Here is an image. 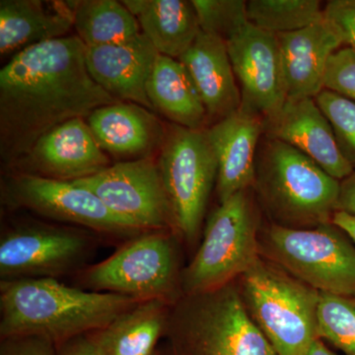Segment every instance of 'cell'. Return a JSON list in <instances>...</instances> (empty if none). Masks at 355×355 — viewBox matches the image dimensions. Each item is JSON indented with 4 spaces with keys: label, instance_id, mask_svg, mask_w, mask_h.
Instances as JSON below:
<instances>
[{
    "label": "cell",
    "instance_id": "1",
    "mask_svg": "<svg viewBox=\"0 0 355 355\" xmlns=\"http://www.w3.org/2000/svg\"><path fill=\"white\" fill-rule=\"evenodd\" d=\"M86 46L67 36L30 46L0 70V156L12 167L43 135L119 102L89 73Z\"/></svg>",
    "mask_w": 355,
    "mask_h": 355
},
{
    "label": "cell",
    "instance_id": "2",
    "mask_svg": "<svg viewBox=\"0 0 355 355\" xmlns=\"http://www.w3.org/2000/svg\"><path fill=\"white\" fill-rule=\"evenodd\" d=\"M137 299L65 286L57 279L1 280L0 336H37L55 345L104 330Z\"/></svg>",
    "mask_w": 355,
    "mask_h": 355
},
{
    "label": "cell",
    "instance_id": "3",
    "mask_svg": "<svg viewBox=\"0 0 355 355\" xmlns=\"http://www.w3.org/2000/svg\"><path fill=\"white\" fill-rule=\"evenodd\" d=\"M254 186L270 216L286 227L331 223L338 209L340 181L297 149L265 135L257 151Z\"/></svg>",
    "mask_w": 355,
    "mask_h": 355
},
{
    "label": "cell",
    "instance_id": "4",
    "mask_svg": "<svg viewBox=\"0 0 355 355\" xmlns=\"http://www.w3.org/2000/svg\"><path fill=\"white\" fill-rule=\"evenodd\" d=\"M247 309L277 355H304L319 338L320 291L259 259L243 275Z\"/></svg>",
    "mask_w": 355,
    "mask_h": 355
},
{
    "label": "cell",
    "instance_id": "5",
    "mask_svg": "<svg viewBox=\"0 0 355 355\" xmlns=\"http://www.w3.org/2000/svg\"><path fill=\"white\" fill-rule=\"evenodd\" d=\"M187 297L188 302L168 326L176 352L186 355H277L230 284Z\"/></svg>",
    "mask_w": 355,
    "mask_h": 355
},
{
    "label": "cell",
    "instance_id": "6",
    "mask_svg": "<svg viewBox=\"0 0 355 355\" xmlns=\"http://www.w3.org/2000/svg\"><path fill=\"white\" fill-rule=\"evenodd\" d=\"M250 189L219 203L203 232L202 244L182 273V291L197 296L227 286L260 259L257 212Z\"/></svg>",
    "mask_w": 355,
    "mask_h": 355
},
{
    "label": "cell",
    "instance_id": "7",
    "mask_svg": "<svg viewBox=\"0 0 355 355\" xmlns=\"http://www.w3.org/2000/svg\"><path fill=\"white\" fill-rule=\"evenodd\" d=\"M83 282L88 291L171 304L182 288L171 233L146 231L137 235L106 260L87 268Z\"/></svg>",
    "mask_w": 355,
    "mask_h": 355
},
{
    "label": "cell",
    "instance_id": "8",
    "mask_svg": "<svg viewBox=\"0 0 355 355\" xmlns=\"http://www.w3.org/2000/svg\"><path fill=\"white\" fill-rule=\"evenodd\" d=\"M349 236L327 223L314 228L272 224L268 256L292 277L320 292L355 297V247Z\"/></svg>",
    "mask_w": 355,
    "mask_h": 355
},
{
    "label": "cell",
    "instance_id": "9",
    "mask_svg": "<svg viewBox=\"0 0 355 355\" xmlns=\"http://www.w3.org/2000/svg\"><path fill=\"white\" fill-rule=\"evenodd\" d=\"M157 163L177 231L193 241L202 227L218 172L216 153L205 130L168 125Z\"/></svg>",
    "mask_w": 355,
    "mask_h": 355
},
{
    "label": "cell",
    "instance_id": "10",
    "mask_svg": "<svg viewBox=\"0 0 355 355\" xmlns=\"http://www.w3.org/2000/svg\"><path fill=\"white\" fill-rule=\"evenodd\" d=\"M73 182L93 191L114 214L140 230H177L157 160L153 157L116 163Z\"/></svg>",
    "mask_w": 355,
    "mask_h": 355
},
{
    "label": "cell",
    "instance_id": "11",
    "mask_svg": "<svg viewBox=\"0 0 355 355\" xmlns=\"http://www.w3.org/2000/svg\"><path fill=\"white\" fill-rule=\"evenodd\" d=\"M6 197L11 205L100 232L121 235L146 232L114 214L93 191L73 181L16 173L7 180Z\"/></svg>",
    "mask_w": 355,
    "mask_h": 355
},
{
    "label": "cell",
    "instance_id": "12",
    "mask_svg": "<svg viewBox=\"0 0 355 355\" xmlns=\"http://www.w3.org/2000/svg\"><path fill=\"white\" fill-rule=\"evenodd\" d=\"M240 92V109L266 119L287 99L277 35L248 23L226 42Z\"/></svg>",
    "mask_w": 355,
    "mask_h": 355
},
{
    "label": "cell",
    "instance_id": "13",
    "mask_svg": "<svg viewBox=\"0 0 355 355\" xmlns=\"http://www.w3.org/2000/svg\"><path fill=\"white\" fill-rule=\"evenodd\" d=\"M87 238L76 230L31 225L0 240L2 280L57 279L74 270L87 253Z\"/></svg>",
    "mask_w": 355,
    "mask_h": 355
},
{
    "label": "cell",
    "instance_id": "14",
    "mask_svg": "<svg viewBox=\"0 0 355 355\" xmlns=\"http://www.w3.org/2000/svg\"><path fill=\"white\" fill-rule=\"evenodd\" d=\"M110 158L83 119H72L43 135L12 166L20 174L76 181L108 168Z\"/></svg>",
    "mask_w": 355,
    "mask_h": 355
},
{
    "label": "cell",
    "instance_id": "15",
    "mask_svg": "<svg viewBox=\"0 0 355 355\" xmlns=\"http://www.w3.org/2000/svg\"><path fill=\"white\" fill-rule=\"evenodd\" d=\"M266 137L297 149L338 181L354 172L343 157L335 132L314 98H287L282 108L263 119Z\"/></svg>",
    "mask_w": 355,
    "mask_h": 355
},
{
    "label": "cell",
    "instance_id": "16",
    "mask_svg": "<svg viewBox=\"0 0 355 355\" xmlns=\"http://www.w3.org/2000/svg\"><path fill=\"white\" fill-rule=\"evenodd\" d=\"M216 153L219 203L254 186L257 151L265 133L263 118L238 110L205 128Z\"/></svg>",
    "mask_w": 355,
    "mask_h": 355
},
{
    "label": "cell",
    "instance_id": "17",
    "mask_svg": "<svg viewBox=\"0 0 355 355\" xmlns=\"http://www.w3.org/2000/svg\"><path fill=\"white\" fill-rule=\"evenodd\" d=\"M159 53L142 33L116 44L86 46L85 62L96 83L119 102L153 110L146 83Z\"/></svg>",
    "mask_w": 355,
    "mask_h": 355
},
{
    "label": "cell",
    "instance_id": "18",
    "mask_svg": "<svg viewBox=\"0 0 355 355\" xmlns=\"http://www.w3.org/2000/svg\"><path fill=\"white\" fill-rule=\"evenodd\" d=\"M286 78L287 98H316L323 91L327 67L343 46L326 18L298 31L277 35Z\"/></svg>",
    "mask_w": 355,
    "mask_h": 355
},
{
    "label": "cell",
    "instance_id": "19",
    "mask_svg": "<svg viewBox=\"0 0 355 355\" xmlns=\"http://www.w3.org/2000/svg\"><path fill=\"white\" fill-rule=\"evenodd\" d=\"M207 110L209 121L223 120L241 107V92L226 42L202 31L179 58Z\"/></svg>",
    "mask_w": 355,
    "mask_h": 355
},
{
    "label": "cell",
    "instance_id": "20",
    "mask_svg": "<svg viewBox=\"0 0 355 355\" xmlns=\"http://www.w3.org/2000/svg\"><path fill=\"white\" fill-rule=\"evenodd\" d=\"M86 121L103 150L119 157H151L165 137L166 127L157 116L135 103L105 105Z\"/></svg>",
    "mask_w": 355,
    "mask_h": 355
},
{
    "label": "cell",
    "instance_id": "21",
    "mask_svg": "<svg viewBox=\"0 0 355 355\" xmlns=\"http://www.w3.org/2000/svg\"><path fill=\"white\" fill-rule=\"evenodd\" d=\"M71 28L69 1L1 0L0 55L11 58L30 46L64 38Z\"/></svg>",
    "mask_w": 355,
    "mask_h": 355
},
{
    "label": "cell",
    "instance_id": "22",
    "mask_svg": "<svg viewBox=\"0 0 355 355\" xmlns=\"http://www.w3.org/2000/svg\"><path fill=\"white\" fill-rule=\"evenodd\" d=\"M142 34L160 55L179 60L202 31L193 2L187 0H123Z\"/></svg>",
    "mask_w": 355,
    "mask_h": 355
},
{
    "label": "cell",
    "instance_id": "23",
    "mask_svg": "<svg viewBox=\"0 0 355 355\" xmlns=\"http://www.w3.org/2000/svg\"><path fill=\"white\" fill-rule=\"evenodd\" d=\"M153 109L174 125L203 130L207 110L184 64L177 58L159 55L146 83Z\"/></svg>",
    "mask_w": 355,
    "mask_h": 355
},
{
    "label": "cell",
    "instance_id": "24",
    "mask_svg": "<svg viewBox=\"0 0 355 355\" xmlns=\"http://www.w3.org/2000/svg\"><path fill=\"white\" fill-rule=\"evenodd\" d=\"M168 303L140 301L99 331L102 355H153L161 336L168 330Z\"/></svg>",
    "mask_w": 355,
    "mask_h": 355
},
{
    "label": "cell",
    "instance_id": "25",
    "mask_svg": "<svg viewBox=\"0 0 355 355\" xmlns=\"http://www.w3.org/2000/svg\"><path fill=\"white\" fill-rule=\"evenodd\" d=\"M73 28L86 46H107L130 41L141 33L137 18L123 1H69Z\"/></svg>",
    "mask_w": 355,
    "mask_h": 355
},
{
    "label": "cell",
    "instance_id": "26",
    "mask_svg": "<svg viewBox=\"0 0 355 355\" xmlns=\"http://www.w3.org/2000/svg\"><path fill=\"white\" fill-rule=\"evenodd\" d=\"M248 21L263 31L279 35L298 31L323 18L319 0H250Z\"/></svg>",
    "mask_w": 355,
    "mask_h": 355
},
{
    "label": "cell",
    "instance_id": "27",
    "mask_svg": "<svg viewBox=\"0 0 355 355\" xmlns=\"http://www.w3.org/2000/svg\"><path fill=\"white\" fill-rule=\"evenodd\" d=\"M318 335L355 355V299L320 292L317 308Z\"/></svg>",
    "mask_w": 355,
    "mask_h": 355
},
{
    "label": "cell",
    "instance_id": "28",
    "mask_svg": "<svg viewBox=\"0 0 355 355\" xmlns=\"http://www.w3.org/2000/svg\"><path fill=\"white\" fill-rule=\"evenodd\" d=\"M200 30L227 42L249 23L244 0H191Z\"/></svg>",
    "mask_w": 355,
    "mask_h": 355
},
{
    "label": "cell",
    "instance_id": "29",
    "mask_svg": "<svg viewBox=\"0 0 355 355\" xmlns=\"http://www.w3.org/2000/svg\"><path fill=\"white\" fill-rule=\"evenodd\" d=\"M315 100L330 121L340 153L355 172V102L327 89Z\"/></svg>",
    "mask_w": 355,
    "mask_h": 355
},
{
    "label": "cell",
    "instance_id": "30",
    "mask_svg": "<svg viewBox=\"0 0 355 355\" xmlns=\"http://www.w3.org/2000/svg\"><path fill=\"white\" fill-rule=\"evenodd\" d=\"M324 87L355 102V51L340 49L327 67Z\"/></svg>",
    "mask_w": 355,
    "mask_h": 355
},
{
    "label": "cell",
    "instance_id": "31",
    "mask_svg": "<svg viewBox=\"0 0 355 355\" xmlns=\"http://www.w3.org/2000/svg\"><path fill=\"white\" fill-rule=\"evenodd\" d=\"M323 12L343 44L355 51V0H331L327 2Z\"/></svg>",
    "mask_w": 355,
    "mask_h": 355
},
{
    "label": "cell",
    "instance_id": "32",
    "mask_svg": "<svg viewBox=\"0 0 355 355\" xmlns=\"http://www.w3.org/2000/svg\"><path fill=\"white\" fill-rule=\"evenodd\" d=\"M0 355H58V347L42 336H11L1 338Z\"/></svg>",
    "mask_w": 355,
    "mask_h": 355
},
{
    "label": "cell",
    "instance_id": "33",
    "mask_svg": "<svg viewBox=\"0 0 355 355\" xmlns=\"http://www.w3.org/2000/svg\"><path fill=\"white\" fill-rule=\"evenodd\" d=\"M98 333L76 336L57 345L58 355H102Z\"/></svg>",
    "mask_w": 355,
    "mask_h": 355
},
{
    "label": "cell",
    "instance_id": "34",
    "mask_svg": "<svg viewBox=\"0 0 355 355\" xmlns=\"http://www.w3.org/2000/svg\"><path fill=\"white\" fill-rule=\"evenodd\" d=\"M338 210L355 216V172L340 181V193L336 211Z\"/></svg>",
    "mask_w": 355,
    "mask_h": 355
},
{
    "label": "cell",
    "instance_id": "35",
    "mask_svg": "<svg viewBox=\"0 0 355 355\" xmlns=\"http://www.w3.org/2000/svg\"><path fill=\"white\" fill-rule=\"evenodd\" d=\"M331 223L343 230L355 245V216L345 211H336L331 218Z\"/></svg>",
    "mask_w": 355,
    "mask_h": 355
},
{
    "label": "cell",
    "instance_id": "36",
    "mask_svg": "<svg viewBox=\"0 0 355 355\" xmlns=\"http://www.w3.org/2000/svg\"><path fill=\"white\" fill-rule=\"evenodd\" d=\"M304 355H336L334 354L331 350L329 349L324 343L322 342L321 338H317L314 343L311 345L309 349Z\"/></svg>",
    "mask_w": 355,
    "mask_h": 355
},
{
    "label": "cell",
    "instance_id": "37",
    "mask_svg": "<svg viewBox=\"0 0 355 355\" xmlns=\"http://www.w3.org/2000/svg\"><path fill=\"white\" fill-rule=\"evenodd\" d=\"M175 355H186V354H181V352H176V354H175Z\"/></svg>",
    "mask_w": 355,
    "mask_h": 355
}]
</instances>
